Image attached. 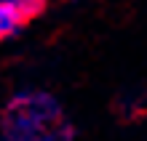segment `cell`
<instances>
[{
    "instance_id": "cell-2",
    "label": "cell",
    "mask_w": 147,
    "mask_h": 141,
    "mask_svg": "<svg viewBox=\"0 0 147 141\" xmlns=\"http://www.w3.org/2000/svg\"><path fill=\"white\" fill-rule=\"evenodd\" d=\"M27 21H30L27 13H24L19 5L8 3V0H0V40H5V37H11V35H16Z\"/></svg>"
},
{
    "instance_id": "cell-1",
    "label": "cell",
    "mask_w": 147,
    "mask_h": 141,
    "mask_svg": "<svg viewBox=\"0 0 147 141\" xmlns=\"http://www.w3.org/2000/svg\"><path fill=\"white\" fill-rule=\"evenodd\" d=\"M5 141H72L62 107L48 93H19L3 112Z\"/></svg>"
},
{
    "instance_id": "cell-3",
    "label": "cell",
    "mask_w": 147,
    "mask_h": 141,
    "mask_svg": "<svg viewBox=\"0 0 147 141\" xmlns=\"http://www.w3.org/2000/svg\"><path fill=\"white\" fill-rule=\"evenodd\" d=\"M8 3L19 5L24 13H27V19H35V16L46 8V0H8Z\"/></svg>"
}]
</instances>
